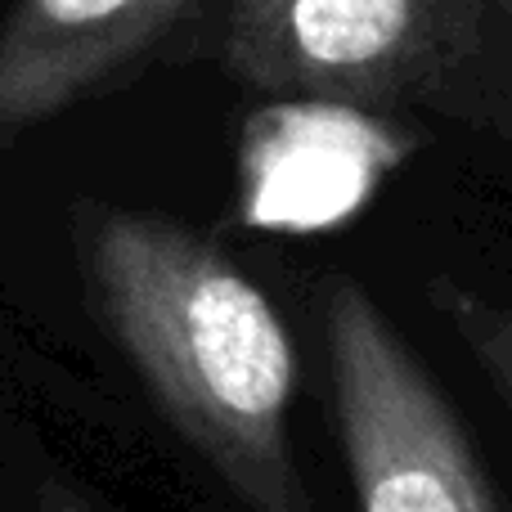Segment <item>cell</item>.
Segmentation results:
<instances>
[{"instance_id":"1","label":"cell","mask_w":512,"mask_h":512,"mask_svg":"<svg viewBox=\"0 0 512 512\" xmlns=\"http://www.w3.org/2000/svg\"><path fill=\"white\" fill-rule=\"evenodd\" d=\"M99 324L171 427L252 512H315L292 454L297 351L274 301L189 225L81 207Z\"/></svg>"},{"instance_id":"2","label":"cell","mask_w":512,"mask_h":512,"mask_svg":"<svg viewBox=\"0 0 512 512\" xmlns=\"http://www.w3.org/2000/svg\"><path fill=\"white\" fill-rule=\"evenodd\" d=\"M324 346L360 512H499L454 405L355 279L324 288Z\"/></svg>"},{"instance_id":"3","label":"cell","mask_w":512,"mask_h":512,"mask_svg":"<svg viewBox=\"0 0 512 512\" xmlns=\"http://www.w3.org/2000/svg\"><path fill=\"white\" fill-rule=\"evenodd\" d=\"M468 0H234L225 63L274 95L396 104L441 86Z\"/></svg>"},{"instance_id":"4","label":"cell","mask_w":512,"mask_h":512,"mask_svg":"<svg viewBox=\"0 0 512 512\" xmlns=\"http://www.w3.org/2000/svg\"><path fill=\"white\" fill-rule=\"evenodd\" d=\"M414 140L360 104L288 99L256 113L239 153V216L252 230L319 234L351 221Z\"/></svg>"},{"instance_id":"5","label":"cell","mask_w":512,"mask_h":512,"mask_svg":"<svg viewBox=\"0 0 512 512\" xmlns=\"http://www.w3.org/2000/svg\"><path fill=\"white\" fill-rule=\"evenodd\" d=\"M189 0H18L0 27V149L117 86Z\"/></svg>"},{"instance_id":"6","label":"cell","mask_w":512,"mask_h":512,"mask_svg":"<svg viewBox=\"0 0 512 512\" xmlns=\"http://www.w3.org/2000/svg\"><path fill=\"white\" fill-rule=\"evenodd\" d=\"M432 306L436 315L450 324V333L459 337V346L472 355L486 382L495 387V396L504 400L508 418H512V306L472 292L454 279H436L432 283Z\"/></svg>"},{"instance_id":"7","label":"cell","mask_w":512,"mask_h":512,"mask_svg":"<svg viewBox=\"0 0 512 512\" xmlns=\"http://www.w3.org/2000/svg\"><path fill=\"white\" fill-rule=\"evenodd\" d=\"M36 512H104L90 495H81L72 481L63 477H45L36 486Z\"/></svg>"}]
</instances>
